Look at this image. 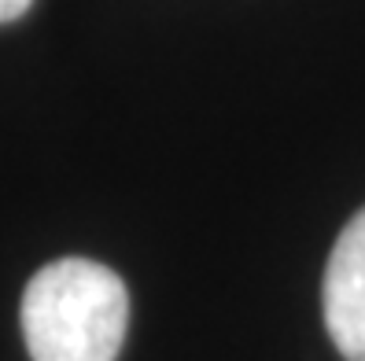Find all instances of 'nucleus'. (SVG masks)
Masks as SVG:
<instances>
[{"label":"nucleus","instance_id":"obj_1","mask_svg":"<svg viewBox=\"0 0 365 361\" xmlns=\"http://www.w3.org/2000/svg\"><path fill=\"white\" fill-rule=\"evenodd\" d=\"M125 325V284L93 258H59L26 284L23 335L34 361H115Z\"/></svg>","mask_w":365,"mask_h":361},{"label":"nucleus","instance_id":"obj_2","mask_svg":"<svg viewBox=\"0 0 365 361\" xmlns=\"http://www.w3.org/2000/svg\"><path fill=\"white\" fill-rule=\"evenodd\" d=\"M325 325L347 361H365V206L347 221L325 269Z\"/></svg>","mask_w":365,"mask_h":361},{"label":"nucleus","instance_id":"obj_3","mask_svg":"<svg viewBox=\"0 0 365 361\" xmlns=\"http://www.w3.org/2000/svg\"><path fill=\"white\" fill-rule=\"evenodd\" d=\"M34 0H0V23H15L19 15L30 11Z\"/></svg>","mask_w":365,"mask_h":361}]
</instances>
